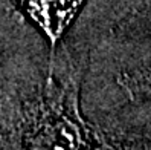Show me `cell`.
<instances>
[{"label":"cell","instance_id":"1","mask_svg":"<svg viewBox=\"0 0 151 150\" xmlns=\"http://www.w3.org/2000/svg\"><path fill=\"white\" fill-rule=\"evenodd\" d=\"M84 57L64 54V70L50 69L44 83L0 101V147L90 149L105 141L79 110Z\"/></svg>","mask_w":151,"mask_h":150},{"label":"cell","instance_id":"2","mask_svg":"<svg viewBox=\"0 0 151 150\" xmlns=\"http://www.w3.org/2000/svg\"><path fill=\"white\" fill-rule=\"evenodd\" d=\"M20 3L26 15L46 35L52 60L60 38L76 17L84 0H20Z\"/></svg>","mask_w":151,"mask_h":150}]
</instances>
